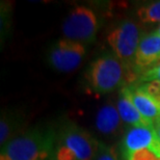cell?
I'll return each mask as SVG.
<instances>
[{
	"label": "cell",
	"instance_id": "cell-1",
	"mask_svg": "<svg viewBox=\"0 0 160 160\" xmlns=\"http://www.w3.org/2000/svg\"><path fill=\"white\" fill-rule=\"evenodd\" d=\"M56 134L49 129H33L2 147L0 160H47L54 155Z\"/></svg>",
	"mask_w": 160,
	"mask_h": 160
},
{
	"label": "cell",
	"instance_id": "cell-2",
	"mask_svg": "<svg viewBox=\"0 0 160 160\" xmlns=\"http://www.w3.org/2000/svg\"><path fill=\"white\" fill-rule=\"evenodd\" d=\"M100 142L74 123L60 128L56 134L54 160H94Z\"/></svg>",
	"mask_w": 160,
	"mask_h": 160
},
{
	"label": "cell",
	"instance_id": "cell-3",
	"mask_svg": "<svg viewBox=\"0 0 160 160\" xmlns=\"http://www.w3.org/2000/svg\"><path fill=\"white\" fill-rule=\"evenodd\" d=\"M126 75V69L121 60L116 55L106 54L91 63L88 81L96 92L108 94L120 88Z\"/></svg>",
	"mask_w": 160,
	"mask_h": 160
},
{
	"label": "cell",
	"instance_id": "cell-4",
	"mask_svg": "<svg viewBox=\"0 0 160 160\" xmlns=\"http://www.w3.org/2000/svg\"><path fill=\"white\" fill-rule=\"evenodd\" d=\"M142 39L139 27L131 20L123 21L108 34V44L124 65L126 72L128 68L132 72L134 58Z\"/></svg>",
	"mask_w": 160,
	"mask_h": 160
},
{
	"label": "cell",
	"instance_id": "cell-5",
	"mask_svg": "<svg viewBox=\"0 0 160 160\" xmlns=\"http://www.w3.org/2000/svg\"><path fill=\"white\" fill-rule=\"evenodd\" d=\"M99 29V21L94 11L86 6H77L67 16L62 26L65 39L80 44L92 43Z\"/></svg>",
	"mask_w": 160,
	"mask_h": 160
},
{
	"label": "cell",
	"instance_id": "cell-6",
	"mask_svg": "<svg viewBox=\"0 0 160 160\" xmlns=\"http://www.w3.org/2000/svg\"><path fill=\"white\" fill-rule=\"evenodd\" d=\"M148 149L160 158V140L155 128L133 127L125 134L121 143V154L124 160H130L140 150Z\"/></svg>",
	"mask_w": 160,
	"mask_h": 160
},
{
	"label": "cell",
	"instance_id": "cell-7",
	"mask_svg": "<svg viewBox=\"0 0 160 160\" xmlns=\"http://www.w3.org/2000/svg\"><path fill=\"white\" fill-rule=\"evenodd\" d=\"M84 54V45L62 39L56 42L50 49L48 62L59 72H72L80 66Z\"/></svg>",
	"mask_w": 160,
	"mask_h": 160
},
{
	"label": "cell",
	"instance_id": "cell-8",
	"mask_svg": "<svg viewBox=\"0 0 160 160\" xmlns=\"http://www.w3.org/2000/svg\"><path fill=\"white\" fill-rule=\"evenodd\" d=\"M160 63V37L155 32L142 37L137 48L129 78L137 80V73H143Z\"/></svg>",
	"mask_w": 160,
	"mask_h": 160
},
{
	"label": "cell",
	"instance_id": "cell-9",
	"mask_svg": "<svg viewBox=\"0 0 160 160\" xmlns=\"http://www.w3.org/2000/svg\"><path fill=\"white\" fill-rule=\"evenodd\" d=\"M121 92L130 99L139 113L151 124L155 125L160 120V102L149 94L143 85L125 86Z\"/></svg>",
	"mask_w": 160,
	"mask_h": 160
},
{
	"label": "cell",
	"instance_id": "cell-10",
	"mask_svg": "<svg viewBox=\"0 0 160 160\" xmlns=\"http://www.w3.org/2000/svg\"><path fill=\"white\" fill-rule=\"evenodd\" d=\"M121 120L118 108L108 104L99 109L96 117V127L102 134L111 135L119 130Z\"/></svg>",
	"mask_w": 160,
	"mask_h": 160
},
{
	"label": "cell",
	"instance_id": "cell-11",
	"mask_svg": "<svg viewBox=\"0 0 160 160\" xmlns=\"http://www.w3.org/2000/svg\"><path fill=\"white\" fill-rule=\"evenodd\" d=\"M117 108L122 121L125 122V123L132 125L133 127H154V125L147 121L139 113V111L136 109V107L134 106V104L131 102L130 99L122 92L119 100H118Z\"/></svg>",
	"mask_w": 160,
	"mask_h": 160
},
{
	"label": "cell",
	"instance_id": "cell-12",
	"mask_svg": "<svg viewBox=\"0 0 160 160\" xmlns=\"http://www.w3.org/2000/svg\"><path fill=\"white\" fill-rule=\"evenodd\" d=\"M19 119L15 116H9L8 113H2L1 120H0V143L1 147H4L8 143V140L12 134L15 132L18 128Z\"/></svg>",
	"mask_w": 160,
	"mask_h": 160
},
{
	"label": "cell",
	"instance_id": "cell-13",
	"mask_svg": "<svg viewBox=\"0 0 160 160\" xmlns=\"http://www.w3.org/2000/svg\"><path fill=\"white\" fill-rule=\"evenodd\" d=\"M139 20L143 23L160 22V1H155L148 5L142 6L137 11Z\"/></svg>",
	"mask_w": 160,
	"mask_h": 160
},
{
	"label": "cell",
	"instance_id": "cell-14",
	"mask_svg": "<svg viewBox=\"0 0 160 160\" xmlns=\"http://www.w3.org/2000/svg\"><path fill=\"white\" fill-rule=\"evenodd\" d=\"M94 160H119L116 149L100 142L98 153Z\"/></svg>",
	"mask_w": 160,
	"mask_h": 160
},
{
	"label": "cell",
	"instance_id": "cell-15",
	"mask_svg": "<svg viewBox=\"0 0 160 160\" xmlns=\"http://www.w3.org/2000/svg\"><path fill=\"white\" fill-rule=\"evenodd\" d=\"M140 81L148 82H158L160 83V63L156 65L153 68L149 69L148 71L143 72L139 76Z\"/></svg>",
	"mask_w": 160,
	"mask_h": 160
},
{
	"label": "cell",
	"instance_id": "cell-16",
	"mask_svg": "<svg viewBox=\"0 0 160 160\" xmlns=\"http://www.w3.org/2000/svg\"><path fill=\"white\" fill-rule=\"evenodd\" d=\"M130 160H160V158L153 154L152 152H150L148 149H143L135 153Z\"/></svg>",
	"mask_w": 160,
	"mask_h": 160
},
{
	"label": "cell",
	"instance_id": "cell-17",
	"mask_svg": "<svg viewBox=\"0 0 160 160\" xmlns=\"http://www.w3.org/2000/svg\"><path fill=\"white\" fill-rule=\"evenodd\" d=\"M154 128H155V131H156V134H157L158 138L160 140V120L154 125Z\"/></svg>",
	"mask_w": 160,
	"mask_h": 160
},
{
	"label": "cell",
	"instance_id": "cell-18",
	"mask_svg": "<svg viewBox=\"0 0 160 160\" xmlns=\"http://www.w3.org/2000/svg\"><path fill=\"white\" fill-rule=\"evenodd\" d=\"M155 33H156V34H158V36L160 37V25H159V26H158V28H157V29H156Z\"/></svg>",
	"mask_w": 160,
	"mask_h": 160
}]
</instances>
